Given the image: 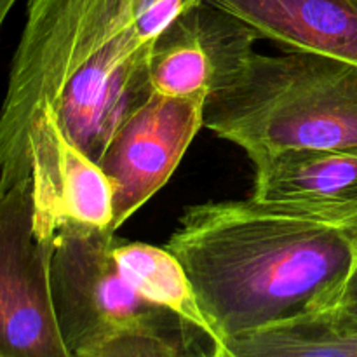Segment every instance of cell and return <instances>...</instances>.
<instances>
[{"label": "cell", "instance_id": "obj_9", "mask_svg": "<svg viewBox=\"0 0 357 357\" xmlns=\"http://www.w3.org/2000/svg\"><path fill=\"white\" fill-rule=\"evenodd\" d=\"M251 201L333 223H357V152L300 150L253 164Z\"/></svg>", "mask_w": 357, "mask_h": 357}, {"label": "cell", "instance_id": "obj_5", "mask_svg": "<svg viewBox=\"0 0 357 357\" xmlns=\"http://www.w3.org/2000/svg\"><path fill=\"white\" fill-rule=\"evenodd\" d=\"M114 234L66 227L52 243V302L72 354L126 328L176 319L145 302L126 282L114 258Z\"/></svg>", "mask_w": 357, "mask_h": 357}, {"label": "cell", "instance_id": "obj_1", "mask_svg": "<svg viewBox=\"0 0 357 357\" xmlns=\"http://www.w3.org/2000/svg\"><path fill=\"white\" fill-rule=\"evenodd\" d=\"M167 248L190 278L216 342L326 314L357 260V223L251 201L188 208Z\"/></svg>", "mask_w": 357, "mask_h": 357}, {"label": "cell", "instance_id": "obj_14", "mask_svg": "<svg viewBox=\"0 0 357 357\" xmlns=\"http://www.w3.org/2000/svg\"><path fill=\"white\" fill-rule=\"evenodd\" d=\"M319 316L342 330L357 331V260L335 305Z\"/></svg>", "mask_w": 357, "mask_h": 357}, {"label": "cell", "instance_id": "obj_8", "mask_svg": "<svg viewBox=\"0 0 357 357\" xmlns=\"http://www.w3.org/2000/svg\"><path fill=\"white\" fill-rule=\"evenodd\" d=\"M248 24L202 0L157 42L149 63L150 91L160 96H209L255 51Z\"/></svg>", "mask_w": 357, "mask_h": 357}, {"label": "cell", "instance_id": "obj_15", "mask_svg": "<svg viewBox=\"0 0 357 357\" xmlns=\"http://www.w3.org/2000/svg\"><path fill=\"white\" fill-rule=\"evenodd\" d=\"M17 0H0V30H2V24L6 21V17L9 16L10 9L14 7Z\"/></svg>", "mask_w": 357, "mask_h": 357}, {"label": "cell", "instance_id": "obj_7", "mask_svg": "<svg viewBox=\"0 0 357 357\" xmlns=\"http://www.w3.org/2000/svg\"><path fill=\"white\" fill-rule=\"evenodd\" d=\"M24 150L38 239L54 243L66 227L115 230L110 178L65 135L52 110L44 108L31 119Z\"/></svg>", "mask_w": 357, "mask_h": 357}, {"label": "cell", "instance_id": "obj_12", "mask_svg": "<svg viewBox=\"0 0 357 357\" xmlns=\"http://www.w3.org/2000/svg\"><path fill=\"white\" fill-rule=\"evenodd\" d=\"M201 357H357V331L302 316L209 344Z\"/></svg>", "mask_w": 357, "mask_h": 357}, {"label": "cell", "instance_id": "obj_2", "mask_svg": "<svg viewBox=\"0 0 357 357\" xmlns=\"http://www.w3.org/2000/svg\"><path fill=\"white\" fill-rule=\"evenodd\" d=\"M204 128L253 164L300 150L357 152V66L253 51L209 93Z\"/></svg>", "mask_w": 357, "mask_h": 357}, {"label": "cell", "instance_id": "obj_13", "mask_svg": "<svg viewBox=\"0 0 357 357\" xmlns=\"http://www.w3.org/2000/svg\"><path fill=\"white\" fill-rule=\"evenodd\" d=\"M211 342L183 321L146 323L112 333L73 352V357H201ZM209 345V344H208Z\"/></svg>", "mask_w": 357, "mask_h": 357}, {"label": "cell", "instance_id": "obj_3", "mask_svg": "<svg viewBox=\"0 0 357 357\" xmlns=\"http://www.w3.org/2000/svg\"><path fill=\"white\" fill-rule=\"evenodd\" d=\"M202 0H28L0 107V132L20 139L75 77L150 61L157 42Z\"/></svg>", "mask_w": 357, "mask_h": 357}, {"label": "cell", "instance_id": "obj_6", "mask_svg": "<svg viewBox=\"0 0 357 357\" xmlns=\"http://www.w3.org/2000/svg\"><path fill=\"white\" fill-rule=\"evenodd\" d=\"M206 100L150 93L114 132L98 164L114 185L115 230L173 176L204 128Z\"/></svg>", "mask_w": 357, "mask_h": 357}, {"label": "cell", "instance_id": "obj_4", "mask_svg": "<svg viewBox=\"0 0 357 357\" xmlns=\"http://www.w3.org/2000/svg\"><path fill=\"white\" fill-rule=\"evenodd\" d=\"M52 248L35 232L31 176L0 180V357H73L52 302Z\"/></svg>", "mask_w": 357, "mask_h": 357}, {"label": "cell", "instance_id": "obj_10", "mask_svg": "<svg viewBox=\"0 0 357 357\" xmlns=\"http://www.w3.org/2000/svg\"><path fill=\"white\" fill-rule=\"evenodd\" d=\"M258 37L357 66V0H208Z\"/></svg>", "mask_w": 357, "mask_h": 357}, {"label": "cell", "instance_id": "obj_11", "mask_svg": "<svg viewBox=\"0 0 357 357\" xmlns=\"http://www.w3.org/2000/svg\"><path fill=\"white\" fill-rule=\"evenodd\" d=\"M114 258L122 278L145 302L190 324L211 344L216 340L187 271L169 248L117 239Z\"/></svg>", "mask_w": 357, "mask_h": 357}]
</instances>
